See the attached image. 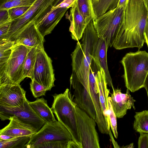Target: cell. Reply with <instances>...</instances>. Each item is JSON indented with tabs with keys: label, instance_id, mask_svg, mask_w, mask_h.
Returning <instances> with one entry per match:
<instances>
[{
	"label": "cell",
	"instance_id": "cell-16",
	"mask_svg": "<svg viewBox=\"0 0 148 148\" xmlns=\"http://www.w3.org/2000/svg\"><path fill=\"white\" fill-rule=\"evenodd\" d=\"M66 17L70 21L69 31L71 33L72 38L78 41L82 37L83 33L87 25L89 23L79 10L77 0L74 5L70 9L69 14H66Z\"/></svg>",
	"mask_w": 148,
	"mask_h": 148
},
{
	"label": "cell",
	"instance_id": "cell-39",
	"mask_svg": "<svg viewBox=\"0 0 148 148\" xmlns=\"http://www.w3.org/2000/svg\"><path fill=\"white\" fill-rule=\"evenodd\" d=\"M144 88H145L146 91L148 98V74L145 81L144 85Z\"/></svg>",
	"mask_w": 148,
	"mask_h": 148
},
{
	"label": "cell",
	"instance_id": "cell-9",
	"mask_svg": "<svg viewBox=\"0 0 148 148\" xmlns=\"http://www.w3.org/2000/svg\"><path fill=\"white\" fill-rule=\"evenodd\" d=\"M77 126L82 148H99L95 120L76 105Z\"/></svg>",
	"mask_w": 148,
	"mask_h": 148
},
{
	"label": "cell",
	"instance_id": "cell-7",
	"mask_svg": "<svg viewBox=\"0 0 148 148\" xmlns=\"http://www.w3.org/2000/svg\"><path fill=\"white\" fill-rule=\"evenodd\" d=\"M72 140L71 135L67 128L58 121L45 123L36 133L32 135L26 148H36L45 142Z\"/></svg>",
	"mask_w": 148,
	"mask_h": 148
},
{
	"label": "cell",
	"instance_id": "cell-34",
	"mask_svg": "<svg viewBox=\"0 0 148 148\" xmlns=\"http://www.w3.org/2000/svg\"><path fill=\"white\" fill-rule=\"evenodd\" d=\"M11 21L8 9L0 10V25Z\"/></svg>",
	"mask_w": 148,
	"mask_h": 148
},
{
	"label": "cell",
	"instance_id": "cell-5",
	"mask_svg": "<svg viewBox=\"0 0 148 148\" xmlns=\"http://www.w3.org/2000/svg\"><path fill=\"white\" fill-rule=\"evenodd\" d=\"M125 8L117 6L92 21L99 38L105 40L108 47L113 46L118 33L125 25Z\"/></svg>",
	"mask_w": 148,
	"mask_h": 148
},
{
	"label": "cell",
	"instance_id": "cell-10",
	"mask_svg": "<svg viewBox=\"0 0 148 148\" xmlns=\"http://www.w3.org/2000/svg\"><path fill=\"white\" fill-rule=\"evenodd\" d=\"M27 100L23 108L0 106V118L3 121L9 120L15 116L23 123L36 132H37L45 123L34 111Z\"/></svg>",
	"mask_w": 148,
	"mask_h": 148
},
{
	"label": "cell",
	"instance_id": "cell-33",
	"mask_svg": "<svg viewBox=\"0 0 148 148\" xmlns=\"http://www.w3.org/2000/svg\"><path fill=\"white\" fill-rule=\"evenodd\" d=\"M138 141V148H148V134L140 132Z\"/></svg>",
	"mask_w": 148,
	"mask_h": 148
},
{
	"label": "cell",
	"instance_id": "cell-19",
	"mask_svg": "<svg viewBox=\"0 0 148 148\" xmlns=\"http://www.w3.org/2000/svg\"><path fill=\"white\" fill-rule=\"evenodd\" d=\"M97 82L98 87L100 103L109 128L110 129L108 115V95L110 90L107 87L105 74L102 68L97 70L96 74Z\"/></svg>",
	"mask_w": 148,
	"mask_h": 148
},
{
	"label": "cell",
	"instance_id": "cell-21",
	"mask_svg": "<svg viewBox=\"0 0 148 148\" xmlns=\"http://www.w3.org/2000/svg\"><path fill=\"white\" fill-rule=\"evenodd\" d=\"M119 0H92L93 9L96 18L116 8Z\"/></svg>",
	"mask_w": 148,
	"mask_h": 148
},
{
	"label": "cell",
	"instance_id": "cell-18",
	"mask_svg": "<svg viewBox=\"0 0 148 148\" xmlns=\"http://www.w3.org/2000/svg\"><path fill=\"white\" fill-rule=\"evenodd\" d=\"M9 123L0 130V135L11 138L23 136H31L36 132L23 123L15 116L9 119Z\"/></svg>",
	"mask_w": 148,
	"mask_h": 148
},
{
	"label": "cell",
	"instance_id": "cell-29",
	"mask_svg": "<svg viewBox=\"0 0 148 148\" xmlns=\"http://www.w3.org/2000/svg\"><path fill=\"white\" fill-rule=\"evenodd\" d=\"M108 99V115L110 127L115 138H117L118 133L117 129L116 116L114 112L109 99Z\"/></svg>",
	"mask_w": 148,
	"mask_h": 148
},
{
	"label": "cell",
	"instance_id": "cell-8",
	"mask_svg": "<svg viewBox=\"0 0 148 148\" xmlns=\"http://www.w3.org/2000/svg\"><path fill=\"white\" fill-rule=\"evenodd\" d=\"M56 0H37L23 15L11 21L8 32L1 42L12 40L27 25L35 22L54 3Z\"/></svg>",
	"mask_w": 148,
	"mask_h": 148
},
{
	"label": "cell",
	"instance_id": "cell-2",
	"mask_svg": "<svg viewBox=\"0 0 148 148\" xmlns=\"http://www.w3.org/2000/svg\"><path fill=\"white\" fill-rule=\"evenodd\" d=\"M82 38V43L78 41L71 54L72 74L80 83L89 87L90 68L99 38L92 20L87 25Z\"/></svg>",
	"mask_w": 148,
	"mask_h": 148
},
{
	"label": "cell",
	"instance_id": "cell-38",
	"mask_svg": "<svg viewBox=\"0 0 148 148\" xmlns=\"http://www.w3.org/2000/svg\"><path fill=\"white\" fill-rule=\"evenodd\" d=\"M129 0H119L117 6H122L125 7Z\"/></svg>",
	"mask_w": 148,
	"mask_h": 148
},
{
	"label": "cell",
	"instance_id": "cell-31",
	"mask_svg": "<svg viewBox=\"0 0 148 148\" xmlns=\"http://www.w3.org/2000/svg\"><path fill=\"white\" fill-rule=\"evenodd\" d=\"M31 7H16L9 9L8 12L11 21H12L23 15Z\"/></svg>",
	"mask_w": 148,
	"mask_h": 148
},
{
	"label": "cell",
	"instance_id": "cell-40",
	"mask_svg": "<svg viewBox=\"0 0 148 148\" xmlns=\"http://www.w3.org/2000/svg\"><path fill=\"white\" fill-rule=\"evenodd\" d=\"M121 147L126 148H133L134 147V146L133 143H132L130 145H126L125 146H123Z\"/></svg>",
	"mask_w": 148,
	"mask_h": 148
},
{
	"label": "cell",
	"instance_id": "cell-17",
	"mask_svg": "<svg viewBox=\"0 0 148 148\" xmlns=\"http://www.w3.org/2000/svg\"><path fill=\"white\" fill-rule=\"evenodd\" d=\"M105 40L99 38L94 50L93 60L95 62L97 70L102 68L104 71L107 85L113 90V85L108 66L107 53L108 49Z\"/></svg>",
	"mask_w": 148,
	"mask_h": 148
},
{
	"label": "cell",
	"instance_id": "cell-15",
	"mask_svg": "<svg viewBox=\"0 0 148 148\" xmlns=\"http://www.w3.org/2000/svg\"><path fill=\"white\" fill-rule=\"evenodd\" d=\"M53 6L43 18L35 24L44 38L51 32L68 9L66 8H54Z\"/></svg>",
	"mask_w": 148,
	"mask_h": 148
},
{
	"label": "cell",
	"instance_id": "cell-32",
	"mask_svg": "<svg viewBox=\"0 0 148 148\" xmlns=\"http://www.w3.org/2000/svg\"><path fill=\"white\" fill-rule=\"evenodd\" d=\"M77 0H56L53 7L54 8H66L72 7Z\"/></svg>",
	"mask_w": 148,
	"mask_h": 148
},
{
	"label": "cell",
	"instance_id": "cell-35",
	"mask_svg": "<svg viewBox=\"0 0 148 148\" xmlns=\"http://www.w3.org/2000/svg\"><path fill=\"white\" fill-rule=\"evenodd\" d=\"M11 21L0 25V42L5 39L9 30Z\"/></svg>",
	"mask_w": 148,
	"mask_h": 148
},
{
	"label": "cell",
	"instance_id": "cell-37",
	"mask_svg": "<svg viewBox=\"0 0 148 148\" xmlns=\"http://www.w3.org/2000/svg\"><path fill=\"white\" fill-rule=\"evenodd\" d=\"M67 148H81L80 146L72 140L69 141Z\"/></svg>",
	"mask_w": 148,
	"mask_h": 148
},
{
	"label": "cell",
	"instance_id": "cell-14",
	"mask_svg": "<svg viewBox=\"0 0 148 148\" xmlns=\"http://www.w3.org/2000/svg\"><path fill=\"white\" fill-rule=\"evenodd\" d=\"M34 21L29 23L14 38L16 43L31 49L43 45L44 38L36 27Z\"/></svg>",
	"mask_w": 148,
	"mask_h": 148
},
{
	"label": "cell",
	"instance_id": "cell-26",
	"mask_svg": "<svg viewBox=\"0 0 148 148\" xmlns=\"http://www.w3.org/2000/svg\"><path fill=\"white\" fill-rule=\"evenodd\" d=\"M14 40L0 42V70L5 65L11 55L12 48L16 44Z\"/></svg>",
	"mask_w": 148,
	"mask_h": 148
},
{
	"label": "cell",
	"instance_id": "cell-1",
	"mask_svg": "<svg viewBox=\"0 0 148 148\" xmlns=\"http://www.w3.org/2000/svg\"><path fill=\"white\" fill-rule=\"evenodd\" d=\"M123 28L117 34L113 46L117 50L141 48L145 42L144 31L148 11L143 0H129L125 8Z\"/></svg>",
	"mask_w": 148,
	"mask_h": 148
},
{
	"label": "cell",
	"instance_id": "cell-22",
	"mask_svg": "<svg viewBox=\"0 0 148 148\" xmlns=\"http://www.w3.org/2000/svg\"><path fill=\"white\" fill-rule=\"evenodd\" d=\"M36 47L30 49L25 59L23 68V75L24 78L29 77L33 79L34 69L36 56Z\"/></svg>",
	"mask_w": 148,
	"mask_h": 148
},
{
	"label": "cell",
	"instance_id": "cell-11",
	"mask_svg": "<svg viewBox=\"0 0 148 148\" xmlns=\"http://www.w3.org/2000/svg\"><path fill=\"white\" fill-rule=\"evenodd\" d=\"M36 60L33 79L50 90L54 86L55 80L52 60L45 51L43 45L36 47Z\"/></svg>",
	"mask_w": 148,
	"mask_h": 148
},
{
	"label": "cell",
	"instance_id": "cell-27",
	"mask_svg": "<svg viewBox=\"0 0 148 148\" xmlns=\"http://www.w3.org/2000/svg\"><path fill=\"white\" fill-rule=\"evenodd\" d=\"M37 0H0V10L19 6H31Z\"/></svg>",
	"mask_w": 148,
	"mask_h": 148
},
{
	"label": "cell",
	"instance_id": "cell-12",
	"mask_svg": "<svg viewBox=\"0 0 148 148\" xmlns=\"http://www.w3.org/2000/svg\"><path fill=\"white\" fill-rule=\"evenodd\" d=\"M26 91L19 84L0 85V106L23 108L27 100Z\"/></svg>",
	"mask_w": 148,
	"mask_h": 148
},
{
	"label": "cell",
	"instance_id": "cell-23",
	"mask_svg": "<svg viewBox=\"0 0 148 148\" xmlns=\"http://www.w3.org/2000/svg\"><path fill=\"white\" fill-rule=\"evenodd\" d=\"M133 127L139 133L148 134V110L136 112Z\"/></svg>",
	"mask_w": 148,
	"mask_h": 148
},
{
	"label": "cell",
	"instance_id": "cell-4",
	"mask_svg": "<svg viewBox=\"0 0 148 148\" xmlns=\"http://www.w3.org/2000/svg\"><path fill=\"white\" fill-rule=\"evenodd\" d=\"M69 92L67 88L63 93L53 95L54 100L51 109L58 121L69 132L72 140L82 148L77 126L76 105L70 97Z\"/></svg>",
	"mask_w": 148,
	"mask_h": 148
},
{
	"label": "cell",
	"instance_id": "cell-25",
	"mask_svg": "<svg viewBox=\"0 0 148 148\" xmlns=\"http://www.w3.org/2000/svg\"><path fill=\"white\" fill-rule=\"evenodd\" d=\"M77 3L79 10L88 23L96 18L93 9L92 0H77Z\"/></svg>",
	"mask_w": 148,
	"mask_h": 148
},
{
	"label": "cell",
	"instance_id": "cell-13",
	"mask_svg": "<svg viewBox=\"0 0 148 148\" xmlns=\"http://www.w3.org/2000/svg\"><path fill=\"white\" fill-rule=\"evenodd\" d=\"M113 110L116 117H123L127 110L132 107L135 110L134 103L136 100L130 95V90L127 89L126 93H123L120 89L113 90L110 97H108Z\"/></svg>",
	"mask_w": 148,
	"mask_h": 148
},
{
	"label": "cell",
	"instance_id": "cell-6",
	"mask_svg": "<svg viewBox=\"0 0 148 148\" xmlns=\"http://www.w3.org/2000/svg\"><path fill=\"white\" fill-rule=\"evenodd\" d=\"M30 49L16 43L12 48L10 58L0 70V85L19 84L25 79L23 68L25 59Z\"/></svg>",
	"mask_w": 148,
	"mask_h": 148
},
{
	"label": "cell",
	"instance_id": "cell-41",
	"mask_svg": "<svg viewBox=\"0 0 148 148\" xmlns=\"http://www.w3.org/2000/svg\"><path fill=\"white\" fill-rule=\"evenodd\" d=\"M144 3L148 11V0H143Z\"/></svg>",
	"mask_w": 148,
	"mask_h": 148
},
{
	"label": "cell",
	"instance_id": "cell-3",
	"mask_svg": "<svg viewBox=\"0 0 148 148\" xmlns=\"http://www.w3.org/2000/svg\"><path fill=\"white\" fill-rule=\"evenodd\" d=\"M123 67L125 86L134 92L144 88L148 74V53L145 51L127 53L120 61Z\"/></svg>",
	"mask_w": 148,
	"mask_h": 148
},
{
	"label": "cell",
	"instance_id": "cell-20",
	"mask_svg": "<svg viewBox=\"0 0 148 148\" xmlns=\"http://www.w3.org/2000/svg\"><path fill=\"white\" fill-rule=\"evenodd\" d=\"M29 103L34 111L45 123L56 120L51 108L47 105V101L43 98H37L33 102L29 101Z\"/></svg>",
	"mask_w": 148,
	"mask_h": 148
},
{
	"label": "cell",
	"instance_id": "cell-28",
	"mask_svg": "<svg viewBox=\"0 0 148 148\" xmlns=\"http://www.w3.org/2000/svg\"><path fill=\"white\" fill-rule=\"evenodd\" d=\"M30 85L31 91L35 98L45 95L47 91H48L46 87L34 79L32 80Z\"/></svg>",
	"mask_w": 148,
	"mask_h": 148
},
{
	"label": "cell",
	"instance_id": "cell-24",
	"mask_svg": "<svg viewBox=\"0 0 148 148\" xmlns=\"http://www.w3.org/2000/svg\"><path fill=\"white\" fill-rule=\"evenodd\" d=\"M31 136H23L3 140L0 139V148H25Z\"/></svg>",
	"mask_w": 148,
	"mask_h": 148
},
{
	"label": "cell",
	"instance_id": "cell-30",
	"mask_svg": "<svg viewBox=\"0 0 148 148\" xmlns=\"http://www.w3.org/2000/svg\"><path fill=\"white\" fill-rule=\"evenodd\" d=\"M69 140L54 141L43 143L36 148H67Z\"/></svg>",
	"mask_w": 148,
	"mask_h": 148
},
{
	"label": "cell",
	"instance_id": "cell-36",
	"mask_svg": "<svg viewBox=\"0 0 148 148\" xmlns=\"http://www.w3.org/2000/svg\"><path fill=\"white\" fill-rule=\"evenodd\" d=\"M144 35L145 40V42L147 44L148 48V16L147 18L144 31Z\"/></svg>",
	"mask_w": 148,
	"mask_h": 148
}]
</instances>
